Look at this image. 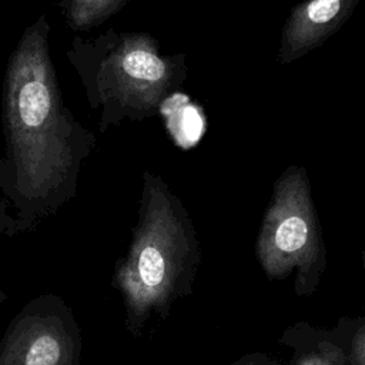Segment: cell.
Masks as SVG:
<instances>
[{
    "instance_id": "6da1fadb",
    "label": "cell",
    "mask_w": 365,
    "mask_h": 365,
    "mask_svg": "<svg viewBox=\"0 0 365 365\" xmlns=\"http://www.w3.org/2000/svg\"><path fill=\"white\" fill-rule=\"evenodd\" d=\"M50 23L40 14L11 50L3 80L1 194L20 232L34 231L77 195L96 135L64 104L50 56Z\"/></svg>"
},
{
    "instance_id": "7a4b0ae2",
    "label": "cell",
    "mask_w": 365,
    "mask_h": 365,
    "mask_svg": "<svg viewBox=\"0 0 365 365\" xmlns=\"http://www.w3.org/2000/svg\"><path fill=\"white\" fill-rule=\"evenodd\" d=\"M201 248L191 218L165 181L145 170L137 222L111 287L121 295L125 329L140 336L153 317L165 319L192 292Z\"/></svg>"
},
{
    "instance_id": "3957f363",
    "label": "cell",
    "mask_w": 365,
    "mask_h": 365,
    "mask_svg": "<svg viewBox=\"0 0 365 365\" xmlns=\"http://www.w3.org/2000/svg\"><path fill=\"white\" fill-rule=\"evenodd\" d=\"M98 113V131L155 115L185 77L182 56H164L153 36L113 27L93 38L74 37L66 53Z\"/></svg>"
},
{
    "instance_id": "277c9868",
    "label": "cell",
    "mask_w": 365,
    "mask_h": 365,
    "mask_svg": "<svg viewBox=\"0 0 365 365\" xmlns=\"http://www.w3.org/2000/svg\"><path fill=\"white\" fill-rule=\"evenodd\" d=\"M255 255L271 279L294 277L298 297L312 295L327 269V248L304 167L277 178L255 241Z\"/></svg>"
},
{
    "instance_id": "5b68a950",
    "label": "cell",
    "mask_w": 365,
    "mask_h": 365,
    "mask_svg": "<svg viewBox=\"0 0 365 365\" xmlns=\"http://www.w3.org/2000/svg\"><path fill=\"white\" fill-rule=\"evenodd\" d=\"M83 332L57 294L29 299L0 338V365H80Z\"/></svg>"
},
{
    "instance_id": "8992f818",
    "label": "cell",
    "mask_w": 365,
    "mask_h": 365,
    "mask_svg": "<svg viewBox=\"0 0 365 365\" xmlns=\"http://www.w3.org/2000/svg\"><path fill=\"white\" fill-rule=\"evenodd\" d=\"M358 0H305L289 14L281 36L278 61L288 64L321 46L352 14Z\"/></svg>"
},
{
    "instance_id": "52a82bcc",
    "label": "cell",
    "mask_w": 365,
    "mask_h": 365,
    "mask_svg": "<svg viewBox=\"0 0 365 365\" xmlns=\"http://www.w3.org/2000/svg\"><path fill=\"white\" fill-rule=\"evenodd\" d=\"M281 344L291 351L288 365H349L335 332L307 322L289 327Z\"/></svg>"
},
{
    "instance_id": "ba28073f",
    "label": "cell",
    "mask_w": 365,
    "mask_h": 365,
    "mask_svg": "<svg viewBox=\"0 0 365 365\" xmlns=\"http://www.w3.org/2000/svg\"><path fill=\"white\" fill-rule=\"evenodd\" d=\"M128 0H58V7L67 26L74 31H84L100 26Z\"/></svg>"
},
{
    "instance_id": "9c48e42d",
    "label": "cell",
    "mask_w": 365,
    "mask_h": 365,
    "mask_svg": "<svg viewBox=\"0 0 365 365\" xmlns=\"http://www.w3.org/2000/svg\"><path fill=\"white\" fill-rule=\"evenodd\" d=\"M334 332L349 365H365V318H344Z\"/></svg>"
},
{
    "instance_id": "30bf717a",
    "label": "cell",
    "mask_w": 365,
    "mask_h": 365,
    "mask_svg": "<svg viewBox=\"0 0 365 365\" xmlns=\"http://www.w3.org/2000/svg\"><path fill=\"white\" fill-rule=\"evenodd\" d=\"M1 177H3V168H1V157H0V234L13 237L20 231L9 204L1 194Z\"/></svg>"
},
{
    "instance_id": "8fae6325",
    "label": "cell",
    "mask_w": 365,
    "mask_h": 365,
    "mask_svg": "<svg viewBox=\"0 0 365 365\" xmlns=\"http://www.w3.org/2000/svg\"><path fill=\"white\" fill-rule=\"evenodd\" d=\"M265 354L262 352H254V354H248V355H244L241 356L240 359H237L235 362L230 364V365H257L262 358H264Z\"/></svg>"
},
{
    "instance_id": "7c38bea8",
    "label": "cell",
    "mask_w": 365,
    "mask_h": 365,
    "mask_svg": "<svg viewBox=\"0 0 365 365\" xmlns=\"http://www.w3.org/2000/svg\"><path fill=\"white\" fill-rule=\"evenodd\" d=\"M257 365H285L284 362H281V361H278V359H274V358H271L269 355H264V358L257 364Z\"/></svg>"
},
{
    "instance_id": "4fadbf2b",
    "label": "cell",
    "mask_w": 365,
    "mask_h": 365,
    "mask_svg": "<svg viewBox=\"0 0 365 365\" xmlns=\"http://www.w3.org/2000/svg\"><path fill=\"white\" fill-rule=\"evenodd\" d=\"M6 299H7V294H6L4 291H1V289H0V305H1Z\"/></svg>"
}]
</instances>
